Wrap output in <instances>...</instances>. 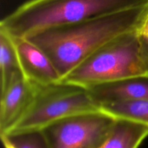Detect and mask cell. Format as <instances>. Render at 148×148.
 <instances>
[{"instance_id":"1","label":"cell","mask_w":148,"mask_h":148,"mask_svg":"<svg viewBox=\"0 0 148 148\" xmlns=\"http://www.w3.org/2000/svg\"><path fill=\"white\" fill-rule=\"evenodd\" d=\"M147 12L148 4L45 29L26 38L44 52L62 79L111 40L126 33L141 31Z\"/></svg>"},{"instance_id":"2","label":"cell","mask_w":148,"mask_h":148,"mask_svg":"<svg viewBox=\"0 0 148 148\" xmlns=\"http://www.w3.org/2000/svg\"><path fill=\"white\" fill-rule=\"evenodd\" d=\"M148 4V0H28L0 21L12 38Z\"/></svg>"},{"instance_id":"3","label":"cell","mask_w":148,"mask_h":148,"mask_svg":"<svg viewBox=\"0 0 148 148\" xmlns=\"http://www.w3.org/2000/svg\"><path fill=\"white\" fill-rule=\"evenodd\" d=\"M140 32L121 35L95 51L60 82L84 88L145 75L140 53Z\"/></svg>"},{"instance_id":"4","label":"cell","mask_w":148,"mask_h":148,"mask_svg":"<svg viewBox=\"0 0 148 148\" xmlns=\"http://www.w3.org/2000/svg\"><path fill=\"white\" fill-rule=\"evenodd\" d=\"M100 110L99 106L82 87L64 82L37 87L24 114L12 127L1 134L41 131L66 117Z\"/></svg>"},{"instance_id":"5","label":"cell","mask_w":148,"mask_h":148,"mask_svg":"<svg viewBox=\"0 0 148 148\" xmlns=\"http://www.w3.org/2000/svg\"><path fill=\"white\" fill-rule=\"evenodd\" d=\"M115 121L100 110L66 117L41 132L49 148H93L105 140Z\"/></svg>"},{"instance_id":"6","label":"cell","mask_w":148,"mask_h":148,"mask_svg":"<svg viewBox=\"0 0 148 148\" xmlns=\"http://www.w3.org/2000/svg\"><path fill=\"white\" fill-rule=\"evenodd\" d=\"M22 75L36 87L60 82L57 71L44 52L26 38H12Z\"/></svg>"},{"instance_id":"7","label":"cell","mask_w":148,"mask_h":148,"mask_svg":"<svg viewBox=\"0 0 148 148\" xmlns=\"http://www.w3.org/2000/svg\"><path fill=\"white\" fill-rule=\"evenodd\" d=\"M37 87L17 74L7 88L1 92L0 134L5 133L22 116L31 103Z\"/></svg>"},{"instance_id":"8","label":"cell","mask_w":148,"mask_h":148,"mask_svg":"<svg viewBox=\"0 0 148 148\" xmlns=\"http://www.w3.org/2000/svg\"><path fill=\"white\" fill-rule=\"evenodd\" d=\"M100 106L124 101H148V75L133 77L95 85L87 89Z\"/></svg>"},{"instance_id":"9","label":"cell","mask_w":148,"mask_h":148,"mask_svg":"<svg viewBox=\"0 0 148 148\" xmlns=\"http://www.w3.org/2000/svg\"><path fill=\"white\" fill-rule=\"evenodd\" d=\"M148 137V125L122 118L115 123L105 140L93 148H139Z\"/></svg>"},{"instance_id":"10","label":"cell","mask_w":148,"mask_h":148,"mask_svg":"<svg viewBox=\"0 0 148 148\" xmlns=\"http://www.w3.org/2000/svg\"><path fill=\"white\" fill-rule=\"evenodd\" d=\"M0 69L1 92H2L14 77L21 72L12 38L2 30H0Z\"/></svg>"},{"instance_id":"11","label":"cell","mask_w":148,"mask_h":148,"mask_svg":"<svg viewBox=\"0 0 148 148\" xmlns=\"http://www.w3.org/2000/svg\"><path fill=\"white\" fill-rule=\"evenodd\" d=\"M101 110L115 118L138 121L148 125V101H124L105 104Z\"/></svg>"},{"instance_id":"12","label":"cell","mask_w":148,"mask_h":148,"mask_svg":"<svg viewBox=\"0 0 148 148\" xmlns=\"http://www.w3.org/2000/svg\"><path fill=\"white\" fill-rule=\"evenodd\" d=\"M0 136L4 148H49L41 131Z\"/></svg>"},{"instance_id":"13","label":"cell","mask_w":148,"mask_h":148,"mask_svg":"<svg viewBox=\"0 0 148 148\" xmlns=\"http://www.w3.org/2000/svg\"><path fill=\"white\" fill-rule=\"evenodd\" d=\"M140 46L145 75H148V33L140 32Z\"/></svg>"},{"instance_id":"14","label":"cell","mask_w":148,"mask_h":148,"mask_svg":"<svg viewBox=\"0 0 148 148\" xmlns=\"http://www.w3.org/2000/svg\"><path fill=\"white\" fill-rule=\"evenodd\" d=\"M140 32H148V12H147V17H146L144 25H143V29Z\"/></svg>"},{"instance_id":"15","label":"cell","mask_w":148,"mask_h":148,"mask_svg":"<svg viewBox=\"0 0 148 148\" xmlns=\"http://www.w3.org/2000/svg\"><path fill=\"white\" fill-rule=\"evenodd\" d=\"M146 33H148V32H146Z\"/></svg>"}]
</instances>
